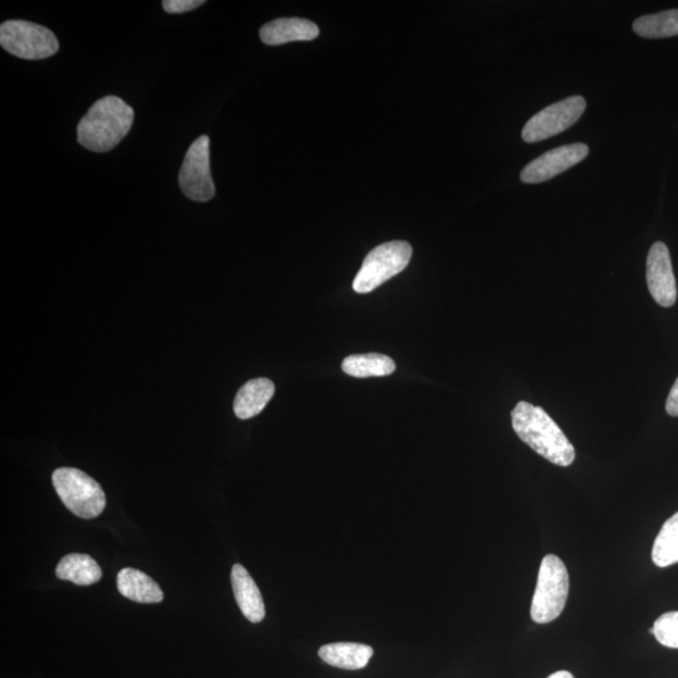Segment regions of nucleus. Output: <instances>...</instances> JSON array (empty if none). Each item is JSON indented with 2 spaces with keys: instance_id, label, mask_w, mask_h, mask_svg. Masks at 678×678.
<instances>
[{
  "instance_id": "4",
  "label": "nucleus",
  "mask_w": 678,
  "mask_h": 678,
  "mask_svg": "<svg viewBox=\"0 0 678 678\" xmlns=\"http://www.w3.org/2000/svg\"><path fill=\"white\" fill-rule=\"evenodd\" d=\"M53 487L62 503L78 518L95 519L106 507L100 484L74 467H61L52 475Z\"/></svg>"
},
{
  "instance_id": "3",
  "label": "nucleus",
  "mask_w": 678,
  "mask_h": 678,
  "mask_svg": "<svg viewBox=\"0 0 678 678\" xmlns=\"http://www.w3.org/2000/svg\"><path fill=\"white\" fill-rule=\"evenodd\" d=\"M569 594L567 567L554 554L544 556L532 595L530 616L539 625L551 624L562 615Z\"/></svg>"
},
{
  "instance_id": "5",
  "label": "nucleus",
  "mask_w": 678,
  "mask_h": 678,
  "mask_svg": "<svg viewBox=\"0 0 678 678\" xmlns=\"http://www.w3.org/2000/svg\"><path fill=\"white\" fill-rule=\"evenodd\" d=\"M413 256V247L407 241H390L371 250L353 280L354 292L366 294L381 287L399 273L406 269Z\"/></svg>"
},
{
  "instance_id": "22",
  "label": "nucleus",
  "mask_w": 678,
  "mask_h": 678,
  "mask_svg": "<svg viewBox=\"0 0 678 678\" xmlns=\"http://www.w3.org/2000/svg\"><path fill=\"white\" fill-rule=\"evenodd\" d=\"M666 411L669 416L678 417V378L673 386L666 401Z\"/></svg>"
},
{
  "instance_id": "8",
  "label": "nucleus",
  "mask_w": 678,
  "mask_h": 678,
  "mask_svg": "<svg viewBox=\"0 0 678 678\" xmlns=\"http://www.w3.org/2000/svg\"><path fill=\"white\" fill-rule=\"evenodd\" d=\"M184 196L198 203H205L215 197V185L210 172V139L200 136L185 155L179 175Z\"/></svg>"
},
{
  "instance_id": "6",
  "label": "nucleus",
  "mask_w": 678,
  "mask_h": 678,
  "mask_svg": "<svg viewBox=\"0 0 678 678\" xmlns=\"http://www.w3.org/2000/svg\"><path fill=\"white\" fill-rule=\"evenodd\" d=\"M0 45L23 60H45L59 52L53 32L27 21H7L0 27Z\"/></svg>"
},
{
  "instance_id": "9",
  "label": "nucleus",
  "mask_w": 678,
  "mask_h": 678,
  "mask_svg": "<svg viewBox=\"0 0 678 678\" xmlns=\"http://www.w3.org/2000/svg\"><path fill=\"white\" fill-rule=\"evenodd\" d=\"M589 153L585 143L565 145V147L543 153L523 168L520 180L526 184H540L567 172L583 161Z\"/></svg>"
},
{
  "instance_id": "14",
  "label": "nucleus",
  "mask_w": 678,
  "mask_h": 678,
  "mask_svg": "<svg viewBox=\"0 0 678 678\" xmlns=\"http://www.w3.org/2000/svg\"><path fill=\"white\" fill-rule=\"evenodd\" d=\"M118 592L137 603H160L164 600V592L160 586L143 572L125 568L117 576Z\"/></svg>"
},
{
  "instance_id": "13",
  "label": "nucleus",
  "mask_w": 678,
  "mask_h": 678,
  "mask_svg": "<svg viewBox=\"0 0 678 678\" xmlns=\"http://www.w3.org/2000/svg\"><path fill=\"white\" fill-rule=\"evenodd\" d=\"M276 387L268 378H255L247 382L234 400V413L240 419L260 415L272 400Z\"/></svg>"
},
{
  "instance_id": "1",
  "label": "nucleus",
  "mask_w": 678,
  "mask_h": 678,
  "mask_svg": "<svg viewBox=\"0 0 678 678\" xmlns=\"http://www.w3.org/2000/svg\"><path fill=\"white\" fill-rule=\"evenodd\" d=\"M512 423L519 439L548 462L563 467L575 463V448L542 407L520 401L512 411Z\"/></svg>"
},
{
  "instance_id": "20",
  "label": "nucleus",
  "mask_w": 678,
  "mask_h": 678,
  "mask_svg": "<svg viewBox=\"0 0 678 678\" xmlns=\"http://www.w3.org/2000/svg\"><path fill=\"white\" fill-rule=\"evenodd\" d=\"M653 635L665 648L678 650V611L667 612L657 618Z\"/></svg>"
},
{
  "instance_id": "19",
  "label": "nucleus",
  "mask_w": 678,
  "mask_h": 678,
  "mask_svg": "<svg viewBox=\"0 0 678 678\" xmlns=\"http://www.w3.org/2000/svg\"><path fill=\"white\" fill-rule=\"evenodd\" d=\"M652 561L660 568L678 563V513L661 528L652 548Z\"/></svg>"
},
{
  "instance_id": "21",
  "label": "nucleus",
  "mask_w": 678,
  "mask_h": 678,
  "mask_svg": "<svg viewBox=\"0 0 678 678\" xmlns=\"http://www.w3.org/2000/svg\"><path fill=\"white\" fill-rule=\"evenodd\" d=\"M204 0H165L163 7L168 14L187 13L204 5Z\"/></svg>"
},
{
  "instance_id": "11",
  "label": "nucleus",
  "mask_w": 678,
  "mask_h": 678,
  "mask_svg": "<svg viewBox=\"0 0 678 678\" xmlns=\"http://www.w3.org/2000/svg\"><path fill=\"white\" fill-rule=\"evenodd\" d=\"M234 597L244 617L252 624H260L265 617V605L260 588L249 572L241 564H234L231 569Z\"/></svg>"
},
{
  "instance_id": "2",
  "label": "nucleus",
  "mask_w": 678,
  "mask_h": 678,
  "mask_svg": "<svg viewBox=\"0 0 678 678\" xmlns=\"http://www.w3.org/2000/svg\"><path fill=\"white\" fill-rule=\"evenodd\" d=\"M134 118V109L120 97H103L80 120L77 140L93 152L111 151L130 133Z\"/></svg>"
},
{
  "instance_id": "18",
  "label": "nucleus",
  "mask_w": 678,
  "mask_h": 678,
  "mask_svg": "<svg viewBox=\"0 0 678 678\" xmlns=\"http://www.w3.org/2000/svg\"><path fill=\"white\" fill-rule=\"evenodd\" d=\"M633 30L640 37L650 39L678 36V10L643 15L635 21Z\"/></svg>"
},
{
  "instance_id": "15",
  "label": "nucleus",
  "mask_w": 678,
  "mask_h": 678,
  "mask_svg": "<svg viewBox=\"0 0 678 678\" xmlns=\"http://www.w3.org/2000/svg\"><path fill=\"white\" fill-rule=\"evenodd\" d=\"M319 657L329 666L343 669H362L374 655L373 648L362 643L338 642L323 645Z\"/></svg>"
},
{
  "instance_id": "17",
  "label": "nucleus",
  "mask_w": 678,
  "mask_h": 678,
  "mask_svg": "<svg viewBox=\"0 0 678 678\" xmlns=\"http://www.w3.org/2000/svg\"><path fill=\"white\" fill-rule=\"evenodd\" d=\"M343 373L357 378L384 377L394 373L395 363L379 353L353 354L342 362Z\"/></svg>"
},
{
  "instance_id": "16",
  "label": "nucleus",
  "mask_w": 678,
  "mask_h": 678,
  "mask_svg": "<svg viewBox=\"0 0 678 678\" xmlns=\"http://www.w3.org/2000/svg\"><path fill=\"white\" fill-rule=\"evenodd\" d=\"M55 575L77 586H92L102 578V570L92 556L74 553L61 560L56 565Z\"/></svg>"
},
{
  "instance_id": "12",
  "label": "nucleus",
  "mask_w": 678,
  "mask_h": 678,
  "mask_svg": "<svg viewBox=\"0 0 678 678\" xmlns=\"http://www.w3.org/2000/svg\"><path fill=\"white\" fill-rule=\"evenodd\" d=\"M316 23L303 18H279L264 24L261 29L262 42L266 46H280L300 40L318 38Z\"/></svg>"
},
{
  "instance_id": "7",
  "label": "nucleus",
  "mask_w": 678,
  "mask_h": 678,
  "mask_svg": "<svg viewBox=\"0 0 678 678\" xmlns=\"http://www.w3.org/2000/svg\"><path fill=\"white\" fill-rule=\"evenodd\" d=\"M587 108L582 96H572L568 99L551 104V106L532 116L523 128V140L535 143L551 139V137L568 130L578 123Z\"/></svg>"
},
{
  "instance_id": "10",
  "label": "nucleus",
  "mask_w": 678,
  "mask_h": 678,
  "mask_svg": "<svg viewBox=\"0 0 678 678\" xmlns=\"http://www.w3.org/2000/svg\"><path fill=\"white\" fill-rule=\"evenodd\" d=\"M648 286L653 300L665 309L676 303L677 287L671 255L662 241L653 244L648 256Z\"/></svg>"
},
{
  "instance_id": "23",
  "label": "nucleus",
  "mask_w": 678,
  "mask_h": 678,
  "mask_svg": "<svg viewBox=\"0 0 678 678\" xmlns=\"http://www.w3.org/2000/svg\"><path fill=\"white\" fill-rule=\"evenodd\" d=\"M547 678H575V676H573L568 671H558L555 673Z\"/></svg>"
}]
</instances>
